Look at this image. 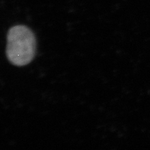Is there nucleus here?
<instances>
[{
    "label": "nucleus",
    "mask_w": 150,
    "mask_h": 150,
    "mask_svg": "<svg viewBox=\"0 0 150 150\" xmlns=\"http://www.w3.org/2000/svg\"><path fill=\"white\" fill-rule=\"evenodd\" d=\"M36 49L35 35L31 30L23 25L9 29L7 35L6 56L9 61L17 66H23L34 58Z\"/></svg>",
    "instance_id": "1"
}]
</instances>
